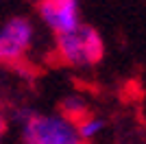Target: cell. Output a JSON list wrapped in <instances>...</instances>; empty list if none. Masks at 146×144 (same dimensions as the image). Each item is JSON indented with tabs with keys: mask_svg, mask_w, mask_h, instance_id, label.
Returning a JSON list of instances; mask_svg holds the SVG:
<instances>
[{
	"mask_svg": "<svg viewBox=\"0 0 146 144\" xmlns=\"http://www.w3.org/2000/svg\"><path fill=\"white\" fill-rule=\"evenodd\" d=\"M55 55L63 66L92 68L103 61L105 42L92 24L81 22L74 31L55 37Z\"/></svg>",
	"mask_w": 146,
	"mask_h": 144,
	"instance_id": "1",
	"label": "cell"
},
{
	"mask_svg": "<svg viewBox=\"0 0 146 144\" xmlns=\"http://www.w3.org/2000/svg\"><path fill=\"white\" fill-rule=\"evenodd\" d=\"M22 144H87L79 135L76 122L61 114L31 111L29 118L20 125Z\"/></svg>",
	"mask_w": 146,
	"mask_h": 144,
	"instance_id": "2",
	"label": "cell"
},
{
	"mask_svg": "<svg viewBox=\"0 0 146 144\" xmlns=\"http://www.w3.org/2000/svg\"><path fill=\"white\" fill-rule=\"evenodd\" d=\"M35 42V26L29 18H11L0 26V66L20 68L24 66Z\"/></svg>",
	"mask_w": 146,
	"mask_h": 144,
	"instance_id": "3",
	"label": "cell"
},
{
	"mask_svg": "<svg viewBox=\"0 0 146 144\" xmlns=\"http://www.w3.org/2000/svg\"><path fill=\"white\" fill-rule=\"evenodd\" d=\"M37 15L52 35L74 31L81 24V2L79 0H39Z\"/></svg>",
	"mask_w": 146,
	"mask_h": 144,
	"instance_id": "4",
	"label": "cell"
},
{
	"mask_svg": "<svg viewBox=\"0 0 146 144\" xmlns=\"http://www.w3.org/2000/svg\"><path fill=\"white\" fill-rule=\"evenodd\" d=\"M59 114L66 116L68 120H72V122H79V120H83L85 116H90V105H87L85 96L81 94H68L61 98L59 103Z\"/></svg>",
	"mask_w": 146,
	"mask_h": 144,
	"instance_id": "5",
	"label": "cell"
},
{
	"mask_svg": "<svg viewBox=\"0 0 146 144\" xmlns=\"http://www.w3.org/2000/svg\"><path fill=\"white\" fill-rule=\"evenodd\" d=\"M105 127H107V120L100 118V116H85L83 120H79L76 122V129H79V135L83 140H85L87 144L92 142V140H96L100 133L105 131Z\"/></svg>",
	"mask_w": 146,
	"mask_h": 144,
	"instance_id": "6",
	"label": "cell"
},
{
	"mask_svg": "<svg viewBox=\"0 0 146 144\" xmlns=\"http://www.w3.org/2000/svg\"><path fill=\"white\" fill-rule=\"evenodd\" d=\"M5 131H7V120H5V116L0 114V135H5Z\"/></svg>",
	"mask_w": 146,
	"mask_h": 144,
	"instance_id": "7",
	"label": "cell"
},
{
	"mask_svg": "<svg viewBox=\"0 0 146 144\" xmlns=\"http://www.w3.org/2000/svg\"><path fill=\"white\" fill-rule=\"evenodd\" d=\"M0 144H2V135H0Z\"/></svg>",
	"mask_w": 146,
	"mask_h": 144,
	"instance_id": "8",
	"label": "cell"
}]
</instances>
